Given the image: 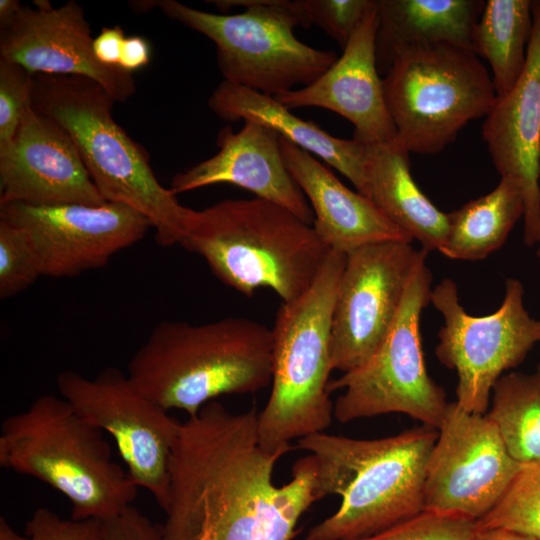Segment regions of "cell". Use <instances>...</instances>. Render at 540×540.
<instances>
[{"label": "cell", "mask_w": 540, "mask_h": 540, "mask_svg": "<svg viewBox=\"0 0 540 540\" xmlns=\"http://www.w3.org/2000/svg\"><path fill=\"white\" fill-rule=\"evenodd\" d=\"M291 449L260 444L256 408L234 413L216 400L205 404L180 423L160 540H292L319 499L311 454L295 461L287 483H274L275 466Z\"/></svg>", "instance_id": "obj_1"}, {"label": "cell", "mask_w": 540, "mask_h": 540, "mask_svg": "<svg viewBox=\"0 0 540 540\" xmlns=\"http://www.w3.org/2000/svg\"><path fill=\"white\" fill-rule=\"evenodd\" d=\"M438 429L422 425L397 435L355 439L316 433L297 447L317 463L316 494L341 497L334 514L304 540H357L424 510V483Z\"/></svg>", "instance_id": "obj_2"}, {"label": "cell", "mask_w": 540, "mask_h": 540, "mask_svg": "<svg viewBox=\"0 0 540 540\" xmlns=\"http://www.w3.org/2000/svg\"><path fill=\"white\" fill-rule=\"evenodd\" d=\"M272 353V329L249 318L202 324L166 320L131 357L127 375L163 409L191 417L221 395L267 387Z\"/></svg>", "instance_id": "obj_3"}, {"label": "cell", "mask_w": 540, "mask_h": 540, "mask_svg": "<svg viewBox=\"0 0 540 540\" xmlns=\"http://www.w3.org/2000/svg\"><path fill=\"white\" fill-rule=\"evenodd\" d=\"M115 99L97 82L75 75H31V104L73 138L106 202L144 215L159 245H182L197 210L185 207L156 178L147 152L114 121Z\"/></svg>", "instance_id": "obj_4"}, {"label": "cell", "mask_w": 540, "mask_h": 540, "mask_svg": "<svg viewBox=\"0 0 540 540\" xmlns=\"http://www.w3.org/2000/svg\"><path fill=\"white\" fill-rule=\"evenodd\" d=\"M245 296L270 288L290 302L314 282L329 249L312 225L271 201L226 199L197 210L182 245Z\"/></svg>", "instance_id": "obj_5"}, {"label": "cell", "mask_w": 540, "mask_h": 540, "mask_svg": "<svg viewBox=\"0 0 540 540\" xmlns=\"http://www.w3.org/2000/svg\"><path fill=\"white\" fill-rule=\"evenodd\" d=\"M0 466L60 492L77 520H106L132 506L137 496L138 487L113 460L103 431L51 394L3 420Z\"/></svg>", "instance_id": "obj_6"}, {"label": "cell", "mask_w": 540, "mask_h": 540, "mask_svg": "<svg viewBox=\"0 0 540 540\" xmlns=\"http://www.w3.org/2000/svg\"><path fill=\"white\" fill-rule=\"evenodd\" d=\"M347 255L330 250L312 285L282 302L274 326L271 393L258 413L260 444L274 451L292 440L325 432L334 417L327 390L331 318Z\"/></svg>", "instance_id": "obj_7"}, {"label": "cell", "mask_w": 540, "mask_h": 540, "mask_svg": "<svg viewBox=\"0 0 540 540\" xmlns=\"http://www.w3.org/2000/svg\"><path fill=\"white\" fill-rule=\"evenodd\" d=\"M220 11L244 7L238 14H214L176 0L132 2L136 11L159 8L164 15L208 37L216 45L217 65L224 81L268 96L306 87L338 59L332 50L299 41L301 25L294 2L288 0H213Z\"/></svg>", "instance_id": "obj_8"}, {"label": "cell", "mask_w": 540, "mask_h": 540, "mask_svg": "<svg viewBox=\"0 0 540 540\" xmlns=\"http://www.w3.org/2000/svg\"><path fill=\"white\" fill-rule=\"evenodd\" d=\"M382 83L397 143L422 155L441 152L468 122L486 117L497 98L477 55L451 44L404 52Z\"/></svg>", "instance_id": "obj_9"}, {"label": "cell", "mask_w": 540, "mask_h": 540, "mask_svg": "<svg viewBox=\"0 0 540 540\" xmlns=\"http://www.w3.org/2000/svg\"><path fill=\"white\" fill-rule=\"evenodd\" d=\"M423 256L408 281L398 314L385 339L361 366L329 380V393L343 390L334 403L340 423L403 413L438 429L448 404L441 386L426 370L420 318L430 302L432 275Z\"/></svg>", "instance_id": "obj_10"}, {"label": "cell", "mask_w": 540, "mask_h": 540, "mask_svg": "<svg viewBox=\"0 0 540 540\" xmlns=\"http://www.w3.org/2000/svg\"><path fill=\"white\" fill-rule=\"evenodd\" d=\"M523 296L521 281L508 278L500 307L491 314L473 316L461 305L452 279L444 278L432 288L430 302L444 319L435 354L456 372L455 402L463 410L485 414L496 381L540 342V319L530 316Z\"/></svg>", "instance_id": "obj_11"}, {"label": "cell", "mask_w": 540, "mask_h": 540, "mask_svg": "<svg viewBox=\"0 0 540 540\" xmlns=\"http://www.w3.org/2000/svg\"><path fill=\"white\" fill-rule=\"evenodd\" d=\"M56 385L66 401L92 425L111 435L133 483L164 511L168 504L170 461L180 423L116 367L94 378L66 370Z\"/></svg>", "instance_id": "obj_12"}, {"label": "cell", "mask_w": 540, "mask_h": 540, "mask_svg": "<svg viewBox=\"0 0 540 540\" xmlns=\"http://www.w3.org/2000/svg\"><path fill=\"white\" fill-rule=\"evenodd\" d=\"M428 252L384 241L347 253L331 318V365L343 373L365 363L398 314L408 281Z\"/></svg>", "instance_id": "obj_13"}, {"label": "cell", "mask_w": 540, "mask_h": 540, "mask_svg": "<svg viewBox=\"0 0 540 540\" xmlns=\"http://www.w3.org/2000/svg\"><path fill=\"white\" fill-rule=\"evenodd\" d=\"M485 414L448 404L424 483V510L478 520L503 497L521 468Z\"/></svg>", "instance_id": "obj_14"}, {"label": "cell", "mask_w": 540, "mask_h": 540, "mask_svg": "<svg viewBox=\"0 0 540 540\" xmlns=\"http://www.w3.org/2000/svg\"><path fill=\"white\" fill-rule=\"evenodd\" d=\"M0 218L26 233L42 276L51 278H73L105 267L152 228L140 212L114 202L95 206L1 203Z\"/></svg>", "instance_id": "obj_15"}, {"label": "cell", "mask_w": 540, "mask_h": 540, "mask_svg": "<svg viewBox=\"0 0 540 540\" xmlns=\"http://www.w3.org/2000/svg\"><path fill=\"white\" fill-rule=\"evenodd\" d=\"M22 5L0 24V58L17 63L31 75H75L100 84L115 101L125 102L136 90L133 73L101 63L84 9L70 0L59 8L47 0Z\"/></svg>", "instance_id": "obj_16"}, {"label": "cell", "mask_w": 540, "mask_h": 540, "mask_svg": "<svg viewBox=\"0 0 540 540\" xmlns=\"http://www.w3.org/2000/svg\"><path fill=\"white\" fill-rule=\"evenodd\" d=\"M11 202L35 206L106 202L71 135L32 104L11 143L0 150V204Z\"/></svg>", "instance_id": "obj_17"}, {"label": "cell", "mask_w": 540, "mask_h": 540, "mask_svg": "<svg viewBox=\"0 0 540 540\" xmlns=\"http://www.w3.org/2000/svg\"><path fill=\"white\" fill-rule=\"evenodd\" d=\"M533 29L526 64L515 86L497 97L482 136L501 177L522 188L525 245L540 246V0L531 2Z\"/></svg>", "instance_id": "obj_18"}, {"label": "cell", "mask_w": 540, "mask_h": 540, "mask_svg": "<svg viewBox=\"0 0 540 540\" xmlns=\"http://www.w3.org/2000/svg\"><path fill=\"white\" fill-rule=\"evenodd\" d=\"M377 0L367 12L343 53L312 84L274 98L288 109L317 107L350 121L353 138L372 145L396 140V129L385 101L376 65Z\"/></svg>", "instance_id": "obj_19"}, {"label": "cell", "mask_w": 540, "mask_h": 540, "mask_svg": "<svg viewBox=\"0 0 540 540\" xmlns=\"http://www.w3.org/2000/svg\"><path fill=\"white\" fill-rule=\"evenodd\" d=\"M219 151L212 157L173 176L170 189L177 195L204 186L229 183L276 203L312 225L313 211L285 165L280 135L255 121L246 120L235 132L226 126L218 133Z\"/></svg>", "instance_id": "obj_20"}, {"label": "cell", "mask_w": 540, "mask_h": 540, "mask_svg": "<svg viewBox=\"0 0 540 540\" xmlns=\"http://www.w3.org/2000/svg\"><path fill=\"white\" fill-rule=\"evenodd\" d=\"M283 159L314 214L312 227L331 250L345 254L384 241L412 239L365 196L346 187L312 154L280 136Z\"/></svg>", "instance_id": "obj_21"}, {"label": "cell", "mask_w": 540, "mask_h": 540, "mask_svg": "<svg viewBox=\"0 0 540 540\" xmlns=\"http://www.w3.org/2000/svg\"><path fill=\"white\" fill-rule=\"evenodd\" d=\"M208 107L223 120H250L273 129L284 139L334 167L364 196L366 144L354 138L334 137L315 123L297 117L274 97L224 80L209 97Z\"/></svg>", "instance_id": "obj_22"}, {"label": "cell", "mask_w": 540, "mask_h": 540, "mask_svg": "<svg viewBox=\"0 0 540 540\" xmlns=\"http://www.w3.org/2000/svg\"><path fill=\"white\" fill-rule=\"evenodd\" d=\"M483 0H377L376 65L386 74L404 52L437 44L473 51Z\"/></svg>", "instance_id": "obj_23"}, {"label": "cell", "mask_w": 540, "mask_h": 540, "mask_svg": "<svg viewBox=\"0 0 540 540\" xmlns=\"http://www.w3.org/2000/svg\"><path fill=\"white\" fill-rule=\"evenodd\" d=\"M366 146L364 196L423 250L439 251L448 232V213L417 186L410 172V153L396 140Z\"/></svg>", "instance_id": "obj_24"}, {"label": "cell", "mask_w": 540, "mask_h": 540, "mask_svg": "<svg viewBox=\"0 0 540 540\" xmlns=\"http://www.w3.org/2000/svg\"><path fill=\"white\" fill-rule=\"evenodd\" d=\"M524 213L521 186L501 177L490 193L448 213V232L439 252L454 260H482L502 247Z\"/></svg>", "instance_id": "obj_25"}, {"label": "cell", "mask_w": 540, "mask_h": 540, "mask_svg": "<svg viewBox=\"0 0 540 540\" xmlns=\"http://www.w3.org/2000/svg\"><path fill=\"white\" fill-rule=\"evenodd\" d=\"M530 0H487L474 30L472 48L492 70L497 97L521 77L533 29Z\"/></svg>", "instance_id": "obj_26"}, {"label": "cell", "mask_w": 540, "mask_h": 540, "mask_svg": "<svg viewBox=\"0 0 540 540\" xmlns=\"http://www.w3.org/2000/svg\"><path fill=\"white\" fill-rule=\"evenodd\" d=\"M485 413L508 453L519 464L540 461V385L534 374L502 375Z\"/></svg>", "instance_id": "obj_27"}, {"label": "cell", "mask_w": 540, "mask_h": 540, "mask_svg": "<svg viewBox=\"0 0 540 540\" xmlns=\"http://www.w3.org/2000/svg\"><path fill=\"white\" fill-rule=\"evenodd\" d=\"M477 527L508 528L540 540V461L521 466L500 501L477 520Z\"/></svg>", "instance_id": "obj_28"}, {"label": "cell", "mask_w": 540, "mask_h": 540, "mask_svg": "<svg viewBox=\"0 0 540 540\" xmlns=\"http://www.w3.org/2000/svg\"><path fill=\"white\" fill-rule=\"evenodd\" d=\"M42 276L26 233L0 218V298H12Z\"/></svg>", "instance_id": "obj_29"}, {"label": "cell", "mask_w": 540, "mask_h": 540, "mask_svg": "<svg viewBox=\"0 0 540 540\" xmlns=\"http://www.w3.org/2000/svg\"><path fill=\"white\" fill-rule=\"evenodd\" d=\"M375 0H295L301 26H318L342 49L374 5Z\"/></svg>", "instance_id": "obj_30"}, {"label": "cell", "mask_w": 540, "mask_h": 540, "mask_svg": "<svg viewBox=\"0 0 540 540\" xmlns=\"http://www.w3.org/2000/svg\"><path fill=\"white\" fill-rule=\"evenodd\" d=\"M477 520L423 510L416 516L357 540H473Z\"/></svg>", "instance_id": "obj_31"}, {"label": "cell", "mask_w": 540, "mask_h": 540, "mask_svg": "<svg viewBox=\"0 0 540 540\" xmlns=\"http://www.w3.org/2000/svg\"><path fill=\"white\" fill-rule=\"evenodd\" d=\"M31 104V74L22 66L0 58V150L13 140Z\"/></svg>", "instance_id": "obj_32"}, {"label": "cell", "mask_w": 540, "mask_h": 540, "mask_svg": "<svg viewBox=\"0 0 540 540\" xmlns=\"http://www.w3.org/2000/svg\"><path fill=\"white\" fill-rule=\"evenodd\" d=\"M25 534L30 540H106L102 520L65 519L45 507L33 512Z\"/></svg>", "instance_id": "obj_33"}, {"label": "cell", "mask_w": 540, "mask_h": 540, "mask_svg": "<svg viewBox=\"0 0 540 540\" xmlns=\"http://www.w3.org/2000/svg\"><path fill=\"white\" fill-rule=\"evenodd\" d=\"M103 525L106 540H160L159 525L133 506L103 520Z\"/></svg>", "instance_id": "obj_34"}, {"label": "cell", "mask_w": 540, "mask_h": 540, "mask_svg": "<svg viewBox=\"0 0 540 540\" xmlns=\"http://www.w3.org/2000/svg\"><path fill=\"white\" fill-rule=\"evenodd\" d=\"M125 38L124 31L119 26L102 28L93 40V51L97 59L107 66L118 67Z\"/></svg>", "instance_id": "obj_35"}, {"label": "cell", "mask_w": 540, "mask_h": 540, "mask_svg": "<svg viewBox=\"0 0 540 540\" xmlns=\"http://www.w3.org/2000/svg\"><path fill=\"white\" fill-rule=\"evenodd\" d=\"M150 46L141 36L126 37L120 54L118 67L133 73L149 63Z\"/></svg>", "instance_id": "obj_36"}, {"label": "cell", "mask_w": 540, "mask_h": 540, "mask_svg": "<svg viewBox=\"0 0 540 540\" xmlns=\"http://www.w3.org/2000/svg\"><path fill=\"white\" fill-rule=\"evenodd\" d=\"M473 540H539L538 538L508 528L478 529Z\"/></svg>", "instance_id": "obj_37"}, {"label": "cell", "mask_w": 540, "mask_h": 540, "mask_svg": "<svg viewBox=\"0 0 540 540\" xmlns=\"http://www.w3.org/2000/svg\"><path fill=\"white\" fill-rule=\"evenodd\" d=\"M21 4L17 0H1L0 1V24L9 21L21 8Z\"/></svg>", "instance_id": "obj_38"}, {"label": "cell", "mask_w": 540, "mask_h": 540, "mask_svg": "<svg viewBox=\"0 0 540 540\" xmlns=\"http://www.w3.org/2000/svg\"><path fill=\"white\" fill-rule=\"evenodd\" d=\"M0 540H30L29 537L25 535L18 534L7 520L1 516L0 517Z\"/></svg>", "instance_id": "obj_39"}, {"label": "cell", "mask_w": 540, "mask_h": 540, "mask_svg": "<svg viewBox=\"0 0 540 540\" xmlns=\"http://www.w3.org/2000/svg\"><path fill=\"white\" fill-rule=\"evenodd\" d=\"M539 385H540V364L537 366L536 372L534 373Z\"/></svg>", "instance_id": "obj_40"}, {"label": "cell", "mask_w": 540, "mask_h": 540, "mask_svg": "<svg viewBox=\"0 0 540 540\" xmlns=\"http://www.w3.org/2000/svg\"><path fill=\"white\" fill-rule=\"evenodd\" d=\"M537 256L540 257V246L538 247V250H537Z\"/></svg>", "instance_id": "obj_41"}]
</instances>
